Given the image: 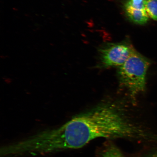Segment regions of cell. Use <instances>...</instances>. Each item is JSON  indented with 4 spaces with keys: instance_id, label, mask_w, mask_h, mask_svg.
Masks as SVG:
<instances>
[{
    "instance_id": "3",
    "label": "cell",
    "mask_w": 157,
    "mask_h": 157,
    "mask_svg": "<svg viewBox=\"0 0 157 157\" xmlns=\"http://www.w3.org/2000/svg\"><path fill=\"white\" fill-rule=\"evenodd\" d=\"M128 41L108 43L99 49L101 67H120L127 60L135 50Z\"/></svg>"
},
{
    "instance_id": "1",
    "label": "cell",
    "mask_w": 157,
    "mask_h": 157,
    "mask_svg": "<svg viewBox=\"0 0 157 157\" xmlns=\"http://www.w3.org/2000/svg\"><path fill=\"white\" fill-rule=\"evenodd\" d=\"M72 118L79 148L98 138H132L140 134L123 108L113 102L101 104Z\"/></svg>"
},
{
    "instance_id": "6",
    "label": "cell",
    "mask_w": 157,
    "mask_h": 157,
    "mask_svg": "<svg viewBox=\"0 0 157 157\" xmlns=\"http://www.w3.org/2000/svg\"><path fill=\"white\" fill-rule=\"evenodd\" d=\"M145 0H128L127 2L135 8L146 9L144 5Z\"/></svg>"
},
{
    "instance_id": "7",
    "label": "cell",
    "mask_w": 157,
    "mask_h": 157,
    "mask_svg": "<svg viewBox=\"0 0 157 157\" xmlns=\"http://www.w3.org/2000/svg\"><path fill=\"white\" fill-rule=\"evenodd\" d=\"M154 157H157V155H156V156H154Z\"/></svg>"
},
{
    "instance_id": "4",
    "label": "cell",
    "mask_w": 157,
    "mask_h": 157,
    "mask_svg": "<svg viewBox=\"0 0 157 157\" xmlns=\"http://www.w3.org/2000/svg\"><path fill=\"white\" fill-rule=\"evenodd\" d=\"M125 9L126 14L133 22L139 25L146 24L148 20V15L146 9L135 8L127 2L125 4Z\"/></svg>"
},
{
    "instance_id": "2",
    "label": "cell",
    "mask_w": 157,
    "mask_h": 157,
    "mask_svg": "<svg viewBox=\"0 0 157 157\" xmlns=\"http://www.w3.org/2000/svg\"><path fill=\"white\" fill-rule=\"evenodd\" d=\"M151 64V61L135 49L124 63L118 67L119 83L128 92L134 103L137 96L146 90L147 71Z\"/></svg>"
},
{
    "instance_id": "5",
    "label": "cell",
    "mask_w": 157,
    "mask_h": 157,
    "mask_svg": "<svg viewBox=\"0 0 157 157\" xmlns=\"http://www.w3.org/2000/svg\"><path fill=\"white\" fill-rule=\"evenodd\" d=\"M144 5L149 16L157 21V0H145Z\"/></svg>"
}]
</instances>
